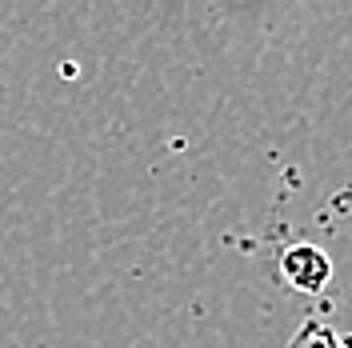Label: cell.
Instances as JSON below:
<instances>
[{"mask_svg": "<svg viewBox=\"0 0 352 348\" xmlns=\"http://www.w3.org/2000/svg\"><path fill=\"white\" fill-rule=\"evenodd\" d=\"M280 281L288 284V292L316 296V292H324L332 284V257L312 240L288 244L280 252Z\"/></svg>", "mask_w": 352, "mask_h": 348, "instance_id": "1", "label": "cell"}, {"mask_svg": "<svg viewBox=\"0 0 352 348\" xmlns=\"http://www.w3.org/2000/svg\"><path fill=\"white\" fill-rule=\"evenodd\" d=\"M288 348H352V336H344L340 328H332L320 316H308L305 325L292 332Z\"/></svg>", "mask_w": 352, "mask_h": 348, "instance_id": "2", "label": "cell"}]
</instances>
